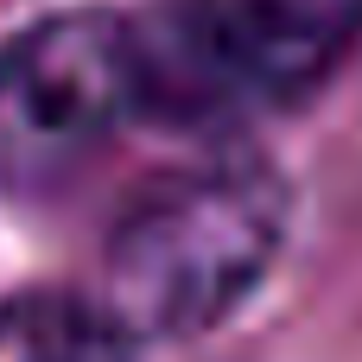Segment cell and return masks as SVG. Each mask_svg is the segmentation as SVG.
<instances>
[{"mask_svg":"<svg viewBox=\"0 0 362 362\" xmlns=\"http://www.w3.org/2000/svg\"><path fill=\"white\" fill-rule=\"evenodd\" d=\"M140 32L153 115L197 127L312 95L362 45V0H159Z\"/></svg>","mask_w":362,"mask_h":362,"instance_id":"cell-2","label":"cell"},{"mask_svg":"<svg viewBox=\"0 0 362 362\" xmlns=\"http://www.w3.org/2000/svg\"><path fill=\"white\" fill-rule=\"evenodd\" d=\"M0 362H134V337L102 299L25 293L0 305Z\"/></svg>","mask_w":362,"mask_h":362,"instance_id":"cell-4","label":"cell"},{"mask_svg":"<svg viewBox=\"0 0 362 362\" xmlns=\"http://www.w3.org/2000/svg\"><path fill=\"white\" fill-rule=\"evenodd\" d=\"M140 115H153L140 19L57 13L0 51V185L19 197L57 191Z\"/></svg>","mask_w":362,"mask_h":362,"instance_id":"cell-3","label":"cell"},{"mask_svg":"<svg viewBox=\"0 0 362 362\" xmlns=\"http://www.w3.org/2000/svg\"><path fill=\"white\" fill-rule=\"evenodd\" d=\"M286 242V178L229 153L153 178L102 248V305L134 344L216 331L261 293Z\"/></svg>","mask_w":362,"mask_h":362,"instance_id":"cell-1","label":"cell"}]
</instances>
